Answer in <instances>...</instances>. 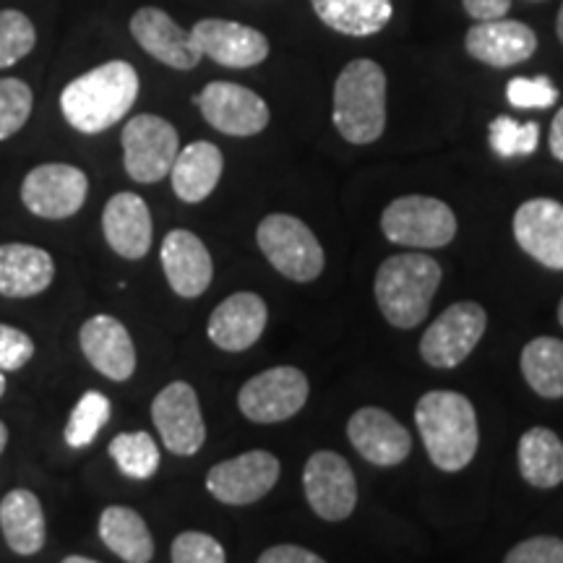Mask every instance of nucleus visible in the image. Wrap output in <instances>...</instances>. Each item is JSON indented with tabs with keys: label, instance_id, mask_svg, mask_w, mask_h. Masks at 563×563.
I'll list each match as a JSON object with an SVG mask.
<instances>
[{
	"label": "nucleus",
	"instance_id": "nucleus-1",
	"mask_svg": "<svg viewBox=\"0 0 563 563\" xmlns=\"http://www.w3.org/2000/svg\"><path fill=\"white\" fill-rule=\"evenodd\" d=\"M136 97V68L125 60H110L70 81L60 95V110L70 129L95 136L123 121Z\"/></svg>",
	"mask_w": 563,
	"mask_h": 563
},
{
	"label": "nucleus",
	"instance_id": "nucleus-2",
	"mask_svg": "<svg viewBox=\"0 0 563 563\" xmlns=\"http://www.w3.org/2000/svg\"><path fill=\"white\" fill-rule=\"evenodd\" d=\"M415 422L428 456L443 473H460L481 446L475 407L460 391H428L415 407Z\"/></svg>",
	"mask_w": 563,
	"mask_h": 563
},
{
	"label": "nucleus",
	"instance_id": "nucleus-3",
	"mask_svg": "<svg viewBox=\"0 0 563 563\" xmlns=\"http://www.w3.org/2000/svg\"><path fill=\"white\" fill-rule=\"evenodd\" d=\"M441 285V266L426 253L389 256L376 272V302L397 329H415L431 311Z\"/></svg>",
	"mask_w": 563,
	"mask_h": 563
},
{
	"label": "nucleus",
	"instance_id": "nucleus-4",
	"mask_svg": "<svg viewBox=\"0 0 563 563\" xmlns=\"http://www.w3.org/2000/svg\"><path fill=\"white\" fill-rule=\"evenodd\" d=\"M334 125L350 144H373L386 129V74L376 60L357 58L334 84Z\"/></svg>",
	"mask_w": 563,
	"mask_h": 563
},
{
	"label": "nucleus",
	"instance_id": "nucleus-5",
	"mask_svg": "<svg viewBox=\"0 0 563 563\" xmlns=\"http://www.w3.org/2000/svg\"><path fill=\"white\" fill-rule=\"evenodd\" d=\"M258 249L282 277L313 282L323 272V249L311 228L298 217L269 214L256 232Z\"/></svg>",
	"mask_w": 563,
	"mask_h": 563
},
{
	"label": "nucleus",
	"instance_id": "nucleus-6",
	"mask_svg": "<svg viewBox=\"0 0 563 563\" xmlns=\"http://www.w3.org/2000/svg\"><path fill=\"white\" fill-rule=\"evenodd\" d=\"M382 230L391 243L410 249H443L454 241L456 217L433 196H402L384 209Z\"/></svg>",
	"mask_w": 563,
	"mask_h": 563
},
{
	"label": "nucleus",
	"instance_id": "nucleus-7",
	"mask_svg": "<svg viewBox=\"0 0 563 563\" xmlns=\"http://www.w3.org/2000/svg\"><path fill=\"white\" fill-rule=\"evenodd\" d=\"M485 327H488V316H485V308L481 302H454L422 334V361L433 365V368H456L481 344Z\"/></svg>",
	"mask_w": 563,
	"mask_h": 563
},
{
	"label": "nucleus",
	"instance_id": "nucleus-8",
	"mask_svg": "<svg viewBox=\"0 0 563 563\" xmlns=\"http://www.w3.org/2000/svg\"><path fill=\"white\" fill-rule=\"evenodd\" d=\"M123 165L136 183H159L178 157V131L159 115L131 118L123 129Z\"/></svg>",
	"mask_w": 563,
	"mask_h": 563
},
{
	"label": "nucleus",
	"instance_id": "nucleus-9",
	"mask_svg": "<svg viewBox=\"0 0 563 563\" xmlns=\"http://www.w3.org/2000/svg\"><path fill=\"white\" fill-rule=\"evenodd\" d=\"M308 391L311 386H308L306 373L292 365H277L245 382L238 394V407L249 420L272 426V422L290 420L292 415H298L308 402Z\"/></svg>",
	"mask_w": 563,
	"mask_h": 563
},
{
	"label": "nucleus",
	"instance_id": "nucleus-10",
	"mask_svg": "<svg viewBox=\"0 0 563 563\" xmlns=\"http://www.w3.org/2000/svg\"><path fill=\"white\" fill-rule=\"evenodd\" d=\"M87 194V175L66 162H47L34 167L21 183V201L42 220H68L84 207Z\"/></svg>",
	"mask_w": 563,
	"mask_h": 563
},
{
	"label": "nucleus",
	"instance_id": "nucleus-11",
	"mask_svg": "<svg viewBox=\"0 0 563 563\" xmlns=\"http://www.w3.org/2000/svg\"><path fill=\"white\" fill-rule=\"evenodd\" d=\"M152 420L159 439L178 456H191L207 441V426L199 405V394L191 384L173 382L152 402Z\"/></svg>",
	"mask_w": 563,
	"mask_h": 563
},
{
	"label": "nucleus",
	"instance_id": "nucleus-12",
	"mask_svg": "<svg viewBox=\"0 0 563 563\" xmlns=\"http://www.w3.org/2000/svg\"><path fill=\"white\" fill-rule=\"evenodd\" d=\"M279 481V460L269 452H245L228 462L214 464L207 475V490L228 506H249L262 501Z\"/></svg>",
	"mask_w": 563,
	"mask_h": 563
},
{
	"label": "nucleus",
	"instance_id": "nucleus-13",
	"mask_svg": "<svg viewBox=\"0 0 563 563\" xmlns=\"http://www.w3.org/2000/svg\"><path fill=\"white\" fill-rule=\"evenodd\" d=\"M211 129L228 136H256L269 125V104L232 81H211L194 100Z\"/></svg>",
	"mask_w": 563,
	"mask_h": 563
},
{
	"label": "nucleus",
	"instance_id": "nucleus-14",
	"mask_svg": "<svg viewBox=\"0 0 563 563\" xmlns=\"http://www.w3.org/2000/svg\"><path fill=\"white\" fill-rule=\"evenodd\" d=\"M302 488L311 509L327 522H342L355 511L357 483L350 462L334 452H316L302 470Z\"/></svg>",
	"mask_w": 563,
	"mask_h": 563
},
{
	"label": "nucleus",
	"instance_id": "nucleus-15",
	"mask_svg": "<svg viewBox=\"0 0 563 563\" xmlns=\"http://www.w3.org/2000/svg\"><path fill=\"white\" fill-rule=\"evenodd\" d=\"M194 45L224 68H253L269 55V40L253 26L224 19H203L191 30Z\"/></svg>",
	"mask_w": 563,
	"mask_h": 563
},
{
	"label": "nucleus",
	"instance_id": "nucleus-16",
	"mask_svg": "<svg viewBox=\"0 0 563 563\" xmlns=\"http://www.w3.org/2000/svg\"><path fill=\"white\" fill-rule=\"evenodd\" d=\"M347 439L365 462L394 467L410 456L412 439L399 420L382 407H361L347 422Z\"/></svg>",
	"mask_w": 563,
	"mask_h": 563
},
{
	"label": "nucleus",
	"instance_id": "nucleus-17",
	"mask_svg": "<svg viewBox=\"0 0 563 563\" xmlns=\"http://www.w3.org/2000/svg\"><path fill=\"white\" fill-rule=\"evenodd\" d=\"M514 238L519 249L548 269H563V203L530 199L514 214Z\"/></svg>",
	"mask_w": 563,
	"mask_h": 563
},
{
	"label": "nucleus",
	"instance_id": "nucleus-18",
	"mask_svg": "<svg viewBox=\"0 0 563 563\" xmlns=\"http://www.w3.org/2000/svg\"><path fill=\"white\" fill-rule=\"evenodd\" d=\"M464 47L475 60L493 68H511L530 60L538 51V34L522 21L511 19H488L477 21L467 32Z\"/></svg>",
	"mask_w": 563,
	"mask_h": 563
},
{
	"label": "nucleus",
	"instance_id": "nucleus-19",
	"mask_svg": "<svg viewBox=\"0 0 563 563\" xmlns=\"http://www.w3.org/2000/svg\"><path fill=\"white\" fill-rule=\"evenodd\" d=\"M131 34L152 58H157L175 70H191L203 58L199 47L194 45L191 32L175 24L173 16H167L162 9L146 5V9L133 13Z\"/></svg>",
	"mask_w": 563,
	"mask_h": 563
},
{
	"label": "nucleus",
	"instance_id": "nucleus-20",
	"mask_svg": "<svg viewBox=\"0 0 563 563\" xmlns=\"http://www.w3.org/2000/svg\"><path fill=\"white\" fill-rule=\"evenodd\" d=\"M84 357L110 382H129L136 371V347L129 329L112 316H91L79 332Z\"/></svg>",
	"mask_w": 563,
	"mask_h": 563
},
{
	"label": "nucleus",
	"instance_id": "nucleus-21",
	"mask_svg": "<svg viewBox=\"0 0 563 563\" xmlns=\"http://www.w3.org/2000/svg\"><path fill=\"white\" fill-rule=\"evenodd\" d=\"M269 311L256 292H235L209 316L207 334L224 352H243L262 340Z\"/></svg>",
	"mask_w": 563,
	"mask_h": 563
},
{
	"label": "nucleus",
	"instance_id": "nucleus-22",
	"mask_svg": "<svg viewBox=\"0 0 563 563\" xmlns=\"http://www.w3.org/2000/svg\"><path fill=\"white\" fill-rule=\"evenodd\" d=\"M162 269L170 282V287L180 298H199L209 290L211 277H214V264L207 245L199 235L188 230H173L162 241Z\"/></svg>",
	"mask_w": 563,
	"mask_h": 563
},
{
	"label": "nucleus",
	"instance_id": "nucleus-23",
	"mask_svg": "<svg viewBox=\"0 0 563 563\" xmlns=\"http://www.w3.org/2000/svg\"><path fill=\"white\" fill-rule=\"evenodd\" d=\"M104 241L118 256L139 262L152 249V214L136 194H115L102 211Z\"/></svg>",
	"mask_w": 563,
	"mask_h": 563
},
{
	"label": "nucleus",
	"instance_id": "nucleus-24",
	"mask_svg": "<svg viewBox=\"0 0 563 563\" xmlns=\"http://www.w3.org/2000/svg\"><path fill=\"white\" fill-rule=\"evenodd\" d=\"M55 262L45 249L30 243L0 245V295L34 298L53 285Z\"/></svg>",
	"mask_w": 563,
	"mask_h": 563
},
{
	"label": "nucleus",
	"instance_id": "nucleus-25",
	"mask_svg": "<svg viewBox=\"0 0 563 563\" xmlns=\"http://www.w3.org/2000/svg\"><path fill=\"white\" fill-rule=\"evenodd\" d=\"M222 170L224 157L220 146L209 144V141H194L186 150H180L173 162V191L180 201L199 203L214 191Z\"/></svg>",
	"mask_w": 563,
	"mask_h": 563
},
{
	"label": "nucleus",
	"instance_id": "nucleus-26",
	"mask_svg": "<svg viewBox=\"0 0 563 563\" xmlns=\"http://www.w3.org/2000/svg\"><path fill=\"white\" fill-rule=\"evenodd\" d=\"M0 530L13 553L34 555L45 545V514L40 498L26 488H13L0 501Z\"/></svg>",
	"mask_w": 563,
	"mask_h": 563
},
{
	"label": "nucleus",
	"instance_id": "nucleus-27",
	"mask_svg": "<svg viewBox=\"0 0 563 563\" xmlns=\"http://www.w3.org/2000/svg\"><path fill=\"white\" fill-rule=\"evenodd\" d=\"M313 11L334 32L350 37H371L389 24L391 0H311Z\"/></svg>",
	"mask_w": 563,
	"mask_h": 563
},
{
	"label": "nucleus",
	"instance_id": "nucleus-28",
	"mask_svg": "<svg viewBox=\"0 0 563 563\" xmlns=\"http://www.w3.org/2000/svg\"><path fill=\"white\" fill-rule=\"evenodd\" d=\"M519 473L540 490L563 483V441L551 428H530L519 439Z\"/></svg>",
	"mask_w": 563,
	"mask_h": 563
},
{
	"label": "nucleus",
	"instance_id": "nucleus-29",
	"mask_svg": "<svg viewBox=\"0 0 563 563\" xmlns=\"http://www.w3.org/2000/svg\"><path fill=\"white\" fill-rule=\"evenodd\" d=\"M100 538L118 559L146 563L154 559V540L150 527L129 506H108L100 517Z\"/></svg>",
	"mask_w": 563,
	"mask_h": 563
},
{
	"label": "nucleus",
	"instance_id": "nucleus-30",
	"mask_svg": "<svg viewBox=\"0 0 563 563\" xmlns=\"http://www.w3.org/2000/svg\"><path fill=\"white\" fill-rule=\"evenodd\" d=\"M522 376L543 399L563 397V342L538 336L522 350Z\"/></svg>",
	"mask_w": 563,
	"mask_h": 563
},
{
	"label": "nucleus",
	"instance_id": "nucleus-31",
	"mask_svg": "<svg viewBox=\"0 0 563 563\" xmlns=\"http://www.w3.org/2000/svg\"><path fill=\"white\" fill-rule=\"evenodd\" d=\"M110 456L118 470L133 481H150L159 467V446L150 433H121L110 441Z\"/></svg>",
	"mask_w": 563,
	"mask_h": 563
},
{
	"label": "nucleus",
	"instance_id": "nucleus-32",
	"mask_svg": "<svg viewBox=\"0 0 563 563\" xmlns=\"http://www.w3.org/2000/svg\"><path fill=\"white\" fill-rule=\"evenodd\" d=\"M112 405L110 399L100 391H87L76 402L74 412H70L68 426H66V443L70 449H84L97 439V433L102 431L104 422L110 420Z\"/></svg>",
	"mask_w": 563,
	"mask_h": 563
},
{
	"label": "nucleus",
	"instance_id": "nucleus-33",
	"mask_svg": "<svg viewBox=\"0 0 563 563\" xmlns=\"http://www.w3.org/2000/svg\"><path fill=\"white\" fill-rule=\"evenodd\" d=\"M37 45V30L32 19L16 9L0 11V68L26 58Z\"/></svg>",
	"mask_w": 563,
	"mask_h": 563
},
{
	"label": "nucleus",
	"instance_id": "nucleus-34",
	"mask_svg": "<svg viewBox=\"0 0 563 563\" xmlns=\"http://www.w3.org/2000/svg\"><path fill=\"white\" fill-rule=\"evenodd\" d=\"M490 150L498 157H527L538 150L540 125L538 123H517L511 118H496L490 123Z\"/></svg>",
	"mask_w": 563,
	"mask_h": 563
},
{
	"label": "nucleus",
	"instance_id": "nucleus-35",
	"mask_svg": "<svg viewBox=\"0 0 563 563\" xmlns=\"http://www.w3.org/2000/svg\"><path fill=\"white\" fill-rule=\"evenodd\" d=\"M34 95L21 79H0V141L24 129L32 115Z\"/></svg>",
	"mask_w": 563,
	"mask_h": 563
},
{
	"label": "nucleus",
	"instance_id": "nucleus-36",
	"mask_svg": "<svg viewBox=\"0 0 563 563\" xmlns=\"http://www.w3.org/2000/svg\"><path fill=\"white\" fill-rule=\"evenodd\" d=\"M170 559L175 563H222L228 555H224V548L211 534L188 530L173 540Z\"/></svg>",
	"mask_w": 563,
	"mask_h": 563
},
{
	"label": "nucleus",
	"instance_id": "nucleus-37",
	"mask_svg": "<svg viewBox=\"0 0 563 563\" xmlns=\"http://www.w3.org/2000/svg\"><path fill=\"white\" fill-rule=\"evenodd\" d=\"M506 97L514 108L519 110H545L559 100V89L548 76H538V79H511L506 87Z\"/></svg>",
	"mask_w": 563,
	"mask_h": 563
},
{
	"label": "nucleus",
	"instance_id": "nucleus-38",
	"mask_svg": "<svg viewBox=\"0 0 563 563\" xmlns=\"http://www.w3.org/2000/svg\"><path fill=\"white\" fill-rule=\"evenodd\" d=\"M34 342L30 334L0 323V371H19L32 361Z\"/></svg>",
	"mask_w": 563,
	"mask_h": 563
},
{
	"label": "nucleus",
	"instance_id": "nucleus-39",
	"mask_svg": "<svg viewBox=\"0 0 563 563\" xmlns=\"http://www.w3.org/2000/svg\"><path fill=\"white\" fill-rule=\"evenodd\" d=\"M509 563H563V540L551 538V534H540L530 538L525 543L514 545L506 553Z\"/></svg>",
	"mask_w": 563,
	"mask_h": 563
},
{
	"label": "nucleus",
	"instance_id": "nucleus-40",
	"mask_svg": "<svg viewBox=\"0 0 563 563\" xmlns=\"http://www.w3.org/2000/svg\"><path fill=\"white\" fill-rule=\"evenodd\" d=\"M262 563H321V555L300 545H274L258 555Z\"/></svg>",
	"mask_w": 563,
	"mask_h": 563
},
{
	"label": "nucleus",
	"instance_id": "nucleus-41",
	"mask_svg": "<svg viewBox=\"0 0 563 563\" xmlns=\"http://www.w3.org/2000/svg\"><path fill=\"white\" fill-rule=\"evenodd\" d=\"M462 5L475 21H488L506 16V11L511 9V0H462Z\"/></svg>",
	"mask_w": 563,
	"mask_h": 563
},
{
	"label": "nucleus",
	"instance_id": "nucleus-42",
	"mask_svg": "<svg viewBox=\"0 0 563 563\" xmlns=\"http://www.w3.org/2000/svg\"><path fill=\"white\" fill-rule=\"evenodd\" d=\"M551 152L555 159L563 162V108L559 110V115L553 118L551 125Z\"/></svg>",
	"mask_w": 563,
	"mask_h": 563
},
{
	"label": "nucleus",
	"instance_id": "nucleus-43",
	"mask_svg": "<svg viewBox=\"0 0 563 563\" xmlns=\"http://www.w3.org/2000/svg\"><path fill=\"white\" fill-rule=\"evenodd\" d=\"M5 443H9V428H5V422L0 420V454H3Z\"/></svg>",
	"mask_w": 563,
	"mask_h": 563
},
{
	"label": "nucleus",
	"instance_id": "nucleus-44",
	"mask_svg": "<svg viewBox=\"0 0 563 563\" xmlns=\"http://www.w3.org/2000/svg\"><path fill=\"white\" fill-rule=\"evenodd\" d=\"M555 32H559V40H561V45H563V3H561L559 19H555Z\"/></svg>",
	"mask_w": 563,
	"mask_h": 563
},
{
	"label": "nucleus",
	"instance_id": "nucleus-45",
	"mask_svg": "<svg viewBox=\"0 0 563 563\" xmlns=\"http://www.w3.org/2000/svg\"><path fill=\"white\" fill-rule=\"evenodd\" d=\"M66 563H95V559H87V555H68Z\"/></svg>",
	"mask_w": 563,
	"mask_h": 563
},
{
	"label": "nucleus",
	"instance_id": "nucleus-46",
	"mask_svg": "<svg viewBox=\"0 0 563 563\" xmlns=\"http://www.w3.org/2000/svg\"><path fill=\"white\" fill-rule=\"evenodd\" d=\"M5 394V376H3V371H0V397H3Z\"/></svg>",
	"mask_w": 563,
	"mask_h": 563
},
{
	"label": "nucleus",
	"instance_id": "nucleus-47",
	"mask_svg": "<svg viewBox=\"0 0 563 563\" xmlns=\"http://www.w3.org/2000/svg\"><path fill=\"white\" fill-rule=\"evenodd\" d=\"M559 321H561V327H563V300H561V306H559Z\"/></svg>",
	"mask_w": 563,
	"mask_h": 563
}]
</instances>
